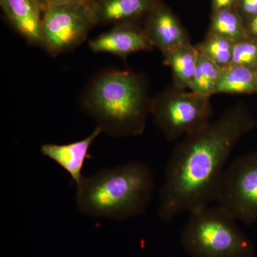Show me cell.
<instances>
[{
  "label": "cell",
  "instance_id": "6da1fadb",
  "mask_svg": "<svg viewBox=\"0 0 257 257\" xmlns=\"http://www.w3.org/2000/svg\"><path fill=\"white\" fill-rule=\"evenodd\" d=\"M256 126L248 108L238 103L216 121L185 136L166 167L159 217L167 222L180 213L192 212L216 201L231 152Z\"/></svg>",
  "mask_w": 257,
  "mask_h": 257
},
{
  "label": "cell",
  "instance_id": "7a4b0ae2",
  "mask_svg": "<svg viewBox=\"0 0 257 257\" xmlns=\"http://www.w3.org/2000/svg\"><path fill=\"white\" fill-rule=\"evenodd\" d=\"M151 100L145 74L110 69L89 81L79 104L102 133L112 138H130L145 131Z\"/></svg>",
  "mask_w": 257,
  "mask_h": 257
},
{
  "label": "cell",
  "instance_id": "3957f363",
  "mask_svg": "<svg viewBox=\"0 0 257 257\" xmlns=\"http://www.w3.org/2000/svg\"><path fill=\"white\" fill-rule=\"evenodd\" d=\"M76 203L84 215L125 220L146 211L155 188L153 172L142 162H131L83 177Z\"/></svg>",
  "mask_w": 257,
  "mask_h": 257
},
{
  "label": "cell",
  "instance_id": "277c9868",
  "mask_svg": "<svg viewBox=\"0 0 257 257\" xmlns=\"http://www.w3.org/2000/svg\"><path fill=\"white\" fill-rule=\"evenodd\" d=\"M181 243L190 257H253L254 246L221 206L189 213Z\"/></svg>",
  "mask_w": 257,
  "mask_h": 257
},
{
  "label": "cell",
  "instance_id": "5b68a950",
  "mask_svg": "<svg viewBox=\"0 0 257 257\" xmlns=\"http://www.w3.org/2000/svg\"><path fill=\"white\" fill-rule=\"evenodd\" d=\"M210 98L171 85L152 98L150 115L167 140H176L210 122Z\"/></svg>",
  "mask_w": 257,
  "mask_h": 257
},
{
  "label": "cell",
  "instance_id": "8992f818",
  "mask_svg": "<svg viewBox=\"0 0 257 257\" xmlns=\"http://www.w3.org/2000/svg\"><path fill=\"white\" fill-rule=\"evenodd\" d=\"M96 23L89 3L50 5L43 11L41 47L52 57L73 50Z\"/></svg>",
  "mask_w": 257,
  "mask_h": 257
},
{
  "label": "cell",
  "instance_id": "52a82bcc",
  "mask_svg": "<svg viewBox=\"0 0 257 257\" xmlns=\"http://www.w3.org/2000/svg\"><path fill=\"white\" fill-rule=\"evenodd\" d=\"M216 201L236 221H257V152L236 159L226 167Z\"/></svg>",
  "mask_w": 257,
  "mask_h": 257
},
{
  "label": "cell",
  "instance_id": "ba28073f",
  "mask_svg": "<svg viewBox=\"0 0 257 257\" xmlns=\"http://www.w3.org/2000/svg\"><path fill=\"white\" fill-rule=\"evenodd\" d=\"M89 47L96 53H109L121 57L155 49L144 29L126 23L119 24L109 31L89 40Z\"/></svg>",
  "mask_w": 257,
  "mask_h": 257
},
{
  "label": "cell",
  "instance_id": "9c48e42d",
  "mask_svg": "<svg viewBox=\"0 0 257 257\" xmlns=\"http://www.w3.org/2000/svg\"><path fill=\"white\" fill-rule=\"evenodd\" d=\"M149 40L162 55L174 49L191 43L188 34L175 15L164 8H152L151 15L144 29Z\"/></svg>",
  "mask_w": 257,
  "mask_h": 257
},
{
  "label": "cell",
  "instance_id": "30bf717a",
  "mask_svg": "<svg viewBox=\"0 0 257 257\" xmlns=\"http://www.w3.org/2000/svg\"><path fill=\"white\" fill-rule=\"evenodd\" d=\"M101 133L100 128L96 126L89 136L79 141L66 145L45 144L42 145L41 152L62 167L78 185L84 177L82 171L86 160L89 158V149Z\"/></svg>",
  "mask_w": 257,
  "mask_h": 257
},
{
  "label": "cell",
  "instance_id": "8fae6325",
  "mask_svg": "<svg viewBox=\"0 0 257 257\" xmlns=\"http://www.w3.org/2000/svg\"><path fill=\"white\" fill-rule=\"evenodd\" d=\"M5 14L20 35L32 45L41 46L42 10L36 0H0Z\"/></svg>",
  "mask_w": 257,
  "mask_h": 257
},
{
  "label": "cell",
  "instance_id": "7c38bea8",
  "mask_svg": "<svg viewBox=\"0 0 257 257\" xmlns=\"http://www.w3.org/2000/svg\"><path fill=\"white\" fill-rule=\"evenodd\" d=\"M153 4L152 0H96L90 5L96 23L119 25L151 11Z\"/></svg>",
  "mask_w": 257,
  "mask_h": 257
},
{
  "label": "cell",
  "instance_id": "4fadbf2b",
  "mask_svg": "<svg viewBox=\"0 0 257 257\" xmlns=\"http://www.w3.org/2000/svg\"><path fill=\"white\" fill-rule=\"evenodd\" d=\"M199 52L192 43L186 44L163 55L164 63L172 71V85L189 89L197 67Z\"/></svg>",
  "mask_w": 257,
  "mask_h": 257
},
{
  "label": "cell",
  "instance_id": "5bb4252c",
  "mask_svg": "<svg viewBox=\"0 0 257 257\" xmlns=\"http://www.w3.org/2000/svg\"><path fill=\"white\" fill-rule=\"evenodd\" d=\"M257 94V77L253 69L231 65L221 69L214 94Z\"/></svg>",
  "mask_w": 257,
  "mask_h": 257
},
{
  "label": "cell",
  "instance_id": "9a60e30c",
  "mask_svg": "<svg viewBox=\"0 0 257 257\" xmlns=\"http://www.w3.org/2000/svg\"><path fill=\"white\" fill-rule=\"evenodd\" d=\"M234 42L210 31L196 45L199 54L207 57L221 69L232 64Z\"/></svg>",
  "mask_w": 257,
  "mask_h": 257
},
{
  "label": "cell",
  "instance_id": "2e32d148",
  "mask_svg": "<svg viewBox=\"0 0 257 257\" xmlns=\"http://www.w3.org/2000/svg\"><path fill=\"white\" fill-rule=\"evenodd\" d=\"M209 31L221 35L234 43L247 37L243 19L234 9L214 12Z\"/></svg>",
  "mask_w": 257,
  "mask_h": 257
},
{
  "label": "cell",
  "instance_id": "e0dca14e",
  "mask_svg": "<svg viewBox=\"0 0 257 257\" xmlns=\"http://www.w3.org/2000/svg\"><path fill=\"white\" fill-rule=\"evenodd\" d=\"M221 71L220 67L199 54L189 90L211 97L215 92Z\"/></svg>",
  "mask_w": 257,
  "mask_h": 257
},
{
  "label": "cell",
  "instance_id": "ac0fdd59",
  "mask_svg": "<svg viewBox=\"0 0 257 257\" xmlns=\"http://www.w3.org/2000/svg\"><path fill=\"white\" fill-rule=\"evenodd\" d=\"M256 71L257 69V40L246 38L235 42L232 64Z\"/></svg>",
  "mask_w": 257,
  "mask_h": 257
},
{
  "label": "cell",
  "instance_id": "d6986e66",
  "mask_svg": "<svg viewBox=\"0 0 257 257\" xmlns=\"http://www.w3.org/2000/svg\"><path fill=\"white\" fill-rule=\"evenodd\" d=\"M236 6L239 8L238 13L251 19L257 15V0H238Z\"/></svg>",
  "mask_w": 257,
  "mask_h": 257
},
{
  "label": "cell",
  "instance_id": "ffe728a7",
  "mask_svg": "<svg viewBox=\"0 0 257 257\" xmlns=\"http://www.w3.org/2000/svg\"><path fill=\"white\" fill-rule=\"evenodd\" d=\"M238 0H212V8L214 12L223 10L234 9Z\"/></svg>",
  "mask_w": 257,
  "mask_h": 257
},
{
  "label": "cell",
  "instance_id": "44dd1931",
  "mask_svg": "<svg viewBox=\"0 0 257 257\" xmlns=\"http://www.w3.org/2000/svg\"><path fill=\"white\" fill-rule=\"evenodd\" d=\"M245 27L247 37L257 40V15L249 19Z\"/></svg>",
  "mask_w": 257,
  "mask_h": 257
},
{
  "label": "cell",
  "instance_id": "7402d4cb",
  "mask_svg": "<svg viewBox=\"0 0 257 257\" xmlns=\"http://www.w3.org/2000/svg\"><path fill=\"white\" fill-rule=\"evenodd\" d=\"M87 3V0H51L50 5H62Z\"/></svg>",
  "mask_w": 257,
  "mask_h": 257
},
{
  "label": "cell",
  "instance_id": "603a6c76",
  "mask_svg": "<svg viewBox=\"0 0 257 257\" xmlns=\"http://www.w3.org/2000/svg\"><path fill=\"white\" fill-rule=\"evenodd\" d=\"M39 6L41 8L42 12L46 9L47 7L50 5L51 0H36Z\"/></svg>",
  "mask_w": 257,
  "mask_h": 257
},
{
  "label": "cell",
  "instance_id": "cb8c5ba5",
  "mask_svg": "<svg viewBox=\"0 0 257 257\" xmlns=\"http://www.w3.org/2000/svg\"><path fill=\"white\" fill-rule=\"evenodd\" d=\"M88 3H89V4H93V3H95L96 0H87Z\"/></svg>",
  "mask_w": 257,
  "mask_h": 257
},
{
  "label": "cell",
  "instance_id": "d4e9b609",
  "mask_svg": "<svg viewBox=\"0 0 257 257\" xmlns=\"http://www.w3.org/2000/svg\"><path fill=\"white\" fill-rule=\"evenodd\" d=\"M255 72H256V77H257V69L256 71H255Z\"/></svg>",
  "mask_w": 257,
  "mask_h": 257
}]
</instances>
